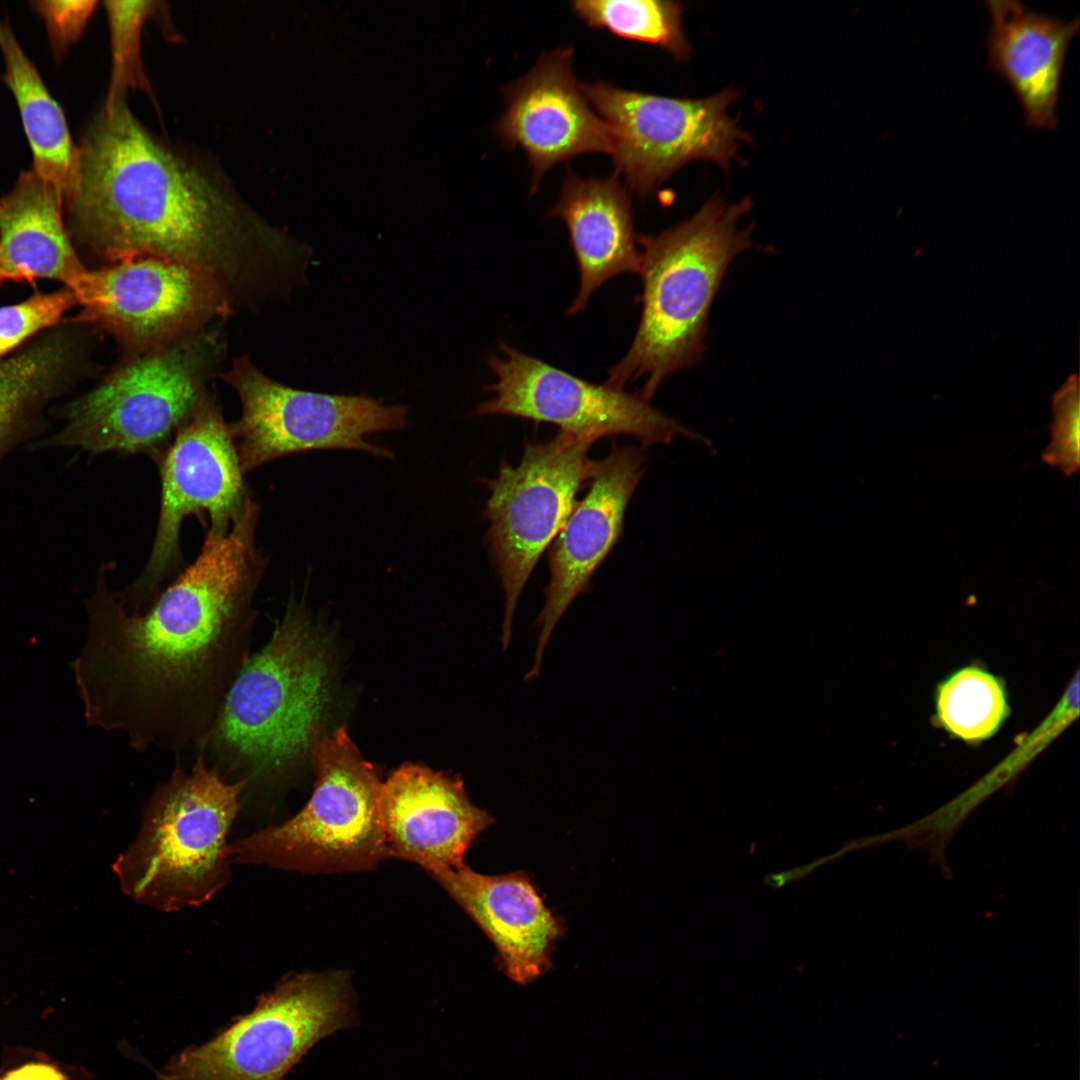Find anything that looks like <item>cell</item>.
<instances>
[{"instance_id": "cell-3", "label": "cell", "mask_w": 1080, "mask_h": 1080, "mask_svg": "<svg viewBox=\"0 0 1080 1080\" xmlns=\"http://www.w3.org/2000/svg\"><path fill=\"white\" fill-rule=\"evenodd\" d=\"M331 677L327 641L291 602L239 671L196 750L228 780L244 783V801L266 795L310 753L330 705Z\"/></svg>"}, {"instance_id": "cell-28", "label": "cell", "mask_w": 1080, "mask_h": 1080, "mask_svg": "<svg viewBox=\"0 0 1080 1080\" xmlns=\"http://www.w3.org/2000/svg\"><path fill=\"white\" fill-rule=\"evenodd\" d=\"M1079 392L1076 376H1072L1055 393L1051 443L1042 454L1050 466H1057L1066 475L1077 472L1080 463Z\"/></svg>"}, {"instance_id": "cell-4", "label": "cell", "mask_w": 1080, "mask_h": 1080, "mask_svg": "<svg viewBox=\"0 0 1080 1080\" xmlns=\"http://www.w3.org/2000/svg\"><path fill=\"white\" fill-rule=\"evenodd\" d=\"M751 208L749 197L727 203L713 196L689 219L637 236L642 313L630 348L609 370L606 384L624 389L644 378L639 392L650 400L665 378L703 359L710 309L727 268L754 247L753 228H738Z\"/></svg>"}, {"instance_id": "cell-12", "label": "cell", "mask_w": 1080, "mask_h": 1080, "mask_svg": "<svg viewBox=\"0 0 1080 1080\" xmlns=\"http://www.w3.org/2000/svg\"><path fill=\"white\" fill-rule=\"evenodd\" d=\"M595 441L559 431L544 443H526L517 466L503 461L487 482V541L504 591L503 650L513 635L516 606L541 554L555 538L588 481Z\"/></svg>"}, {"instance_id": "cell-30", "label": "cell", "mask_w": 1080, "mask_h": 1080, "mask_svg": "<svg viewBox=\"0 0 1080 1080\" xmlns=\"http://www.w3.org/2000/svg\"><path fill=\"white\" fill-rule=\"evenodd\" d=\"M1 1080H65L55 1067L44 1063H30L8 1072Z\"/></svg>"}, {"instance_id": "cell-2", "label": "cell", "mask_w": 1080, "mask_h": 1080, "mask_svg": "<svg viewBox=\"0 0 1080 1080\" xmlns=\"http://www.w3.org/2000/svg\"><path fill=\"white\" fill-rule=\"evenodd\" d=\"M64 207L71 234L107 264L137 256L183 263L234 312H260L302 280L306 248L153 137L125 98L104 105L86 130Z\"/></svg>"}, {"instance_id": "cell-17", "label": "cell", "mask_w": 1080, "mask_h": 1080, "mask_svg": "<svg viewBox=\"0 0 1080 1080\" xmlns=\"http://www.w3.org/2000/svg\"><path fill=\"white\" fill-rule=\"evenodd\" d=\"M379 809L389 855L431 875L465 864L470 845L494 823L459 778L411 763L382 784Z\"/></svg>"}, {"instance_id": "cell-20", "label": "cell", "mask_w": 1080, "mask_h": 1080, "mask_svg": "<svg viewBox=\"0 0 1080 1080\" xmlns=\"http://www.w3.org/2000/svg\"><path fill=\"white\" fill-rule=\"evenodd\" d=\"M549 216L565 223L580 270L568 314L584 311L595 290L612 277L639 272L631 200L618 176L583 178L569 171Z\"/></svg>"}, {"instance_id": "cell-23", "label": "cell", "mask_w": 1080, "mask_h": 1080, "mask_svg": "<svg viewBox=\"0 0 1080 1080\" xmlns=\"http://www.w3.org/2000/svg\"><path fill=\"white\" fill-rule=\"evenodd\" d=\"M67 357L65 344L45 341L0 360V462L42 433L40 411Z\"/></svg>"}, {"instance_id": "cell-14", "label": "cell", "mask_w": 1080, "mask_h": 1080, "mask_svg": "<svg viewBox=\"0 0 1080 1080\" xmlns=\"http://www.w3.org/2000/svg\"><path fill=\"white\" fill-rule=\"evenodd\" d=\"M500 350L501 356L492 355L488 361L496 381L487 387L494 396L480 404L481 415L547 422L594 441L630 435L643 447L667 444L678 435L702 439L654 408L640 392L591 383L507 343H501Z\"/></svg>"}, {"instance_id": "cell-6", "label": "cell", "mask_w": 1080, "mask_h": 1080, "mask_svg": "<svg viewBox=\"0 0 1080 1080\" xmlns=\"http://www.w3.org/2000/svg\"><path fill=\"white\" fill-rule=\"evenodd\" d=\"M215 325L130 357L64 410L63 428L33 448L145 454L157 462L220 372L226 343Z\"/></svg>"}, {"instance_id": "cell-9", "label": "cell", "mask_w": 1080, "mask_h": 1080, "mask_svg": "<svg viewBox=\"0 0 1080 1080\" xmlns=\"http://www.w3.org/2000/svg\"><path fill=\"white\" fill-rule=\"evenodd\" d=\"M156 463L161 499L152 549L136 580L116 591L128 612L147 609L164 581L179 573L180 530L186 517L196 515L204 524L207 515L206 532L222 535L251 499L231 423L213 395L182 424Z\"/></svg>"}, {"instance_id": "cell-16", "label": "cell", "mask_w": 1080, "mask_h": 1080, "mask_svg": "<svg viewBox=\"0 0 1080 1080\" xmlns=\"http://www.w3.org/2000/svg\"><path fill=\"white\" fill-rule=\"evenodd\" d=\"M572 47L543 53L533 68L502 88L505 109L495 125L532 168L531 193L557 163L588 153L611 154L608 129L573 73Z\"/></svg>"}, {"instance_id": "cell-7", "label": "cell", "mask_w": 1080, "mask_h": 1080, "mask_svg": "<svg viewBox=\"0 0 1080 1080\" xmlns=\"http://www.w3.org/2000/svg\"><path fill=\"white\" fill-rule=\"evenodd\" d=\"M310 754L315 785L306 805L279 825L231 844L232 863L298 872L374 868L389 855L380 817L382 782L344 727L319 728Z\"/></svg>"}, {"instance_id": "cell-10", "label": "cell", "mask_w": 1080, "mask_h": 1080, "mask_svg": "<svg viewBox=\"0 0 1080 1080\" xmlns=\"http://www.w3.org/2000/svg\"><path fill=\"white\" fill-rule=\"evenodd\" d=\"M581 88L608 129L617 174L642 197L694 160L728 169L748 138L728 113L738 97L732 88L698 99L653 95L604 81L581 83Z\"/></svg>"}, {"instance_id": "cell-19", "label": "cell", "mask_w": 1080, "mask_h": 1080, "mask_svg": "<svg viewBox=\"0 0 1080 1080\" xmlns=\"http://www.w3.org/2000/svg\"><path fill=\"white\" fill-rule=\"evenodd\" d=\"M992 68L1018 98L1026 124L1054 130L1066 53L1078 34L1079 19L1065 21L1028 9L1018 1L986 2Z\"/></svg>"}, {"instance_id": "cell-22", "label": "cell", "mask_w": 1080, "mask_h": 1080, "mask_svg": "<svg viewBox=\"0 0 1080 1080\" xmlns=\"http://www.w3.org/2000/svg\"><path fill=\"white\" fill-rule=\"evenodd\" d=\"M0 51L5 63L2 80L14 95L33 155V171L51 185L63 206L78 176V146L65 115L46 88L9 23L0 18Z\"/></svg>"}, {"instance_id": "cell-27", "label": "cell", "mask_w": 1080, "mask_h": 1080, "mask_svg": "<svg viewBox=\"0 0 1080 1080\" xmlns=\"http://www.w3.org/2000/svg\"><path fill=\"white\" fill-rule=\"evenodd\" d=\"M75 305L73 292L65 287L0 307V360L37 332L57 324Z\"/></svg>"}, {"instance_id": "cell-5", "label": "cell", "mask_w": 1080, "mask_h": 1080, "mask_svg": "<svg viewBox=\"0 0 1080 1080\" xmlns=\"http://www.w3.org/2000/svg\"><path fill=\"white\" fill-rule=\"evenodd\" d=\"M244 789L210 766L200 749L190 770L177 765L153 791L135 840L112 865L121 890L162 912L212 899L231 880L228 835Z\"/></svg>"}, {"instance_id": "cell-21", "label": "cell", "mask_w": 1080, "mask_h": 1080, "mask_svg": "<svg viewBox=\"0 0 1080 1080\" xmlns=\"http://www.w3.org/2000/svg\"><path fill=\"white\" fill-rule=\"evenodd\" d=\"M56 190L33 170L22 171L0 197V285L52 279L73 290L87 270L72 245Z\"/></svg>"}, {"instance_id": "cell-18", "label": "cell", "mask_w": 1080, "mask_h": 1080, "mask_svg": "<svg viewBox=\"0 0 1080 1080\" xmlns=\"http://www.w3.org/2000/svg\"><path fill=\"white\" fill-rule=\"evenodd\" d=\"M431 876L491 940L507 977L525 985L552 967L564 924L526 872L484 875L463 864Z\"/></svg>"}, {"instance_id": "cell-8", "label": "cell", "mask_w": 1080, "mask_h": 1080, "mask_svg": "<svg viewBox=\"0 0 1080 1080\" xmlns=\"http://www.w3.org/2000/svg\"><path fill=\"white\" fill-rule=\"evenodd\" d=\"M355 1022L348 976L285 977L214 1038L184 1049L159 1080H281L319 1041Z\"/></svg>"}, {"instance_id": "cell-11", "label": "cell", "mask_w": 1080, "mask_h": 1080, "mask_svg": "<svg viewBox=\"0 0 1080 1080\" xmlns=\"http://www.w3.org/2000/svg\"><path fill=\"white\" fill-rule=\"evenodd\" d=\"M221 378L237 393L241 416L231 423L244 474L299 452L348 449L394 458L366 440L402 429L407 408L366 395H333L294 389L264 374L248 355L234 358Z\"/></svg>"}, {"instance_id": "cell-1", "label": "cell", "mask_w": 1080, "mask_h": 1080, "mask_svg": "<svg viewBox=\"0 0 1080 1080\" xmlns=\"http://www.w3.org/2000/svg\"><path fill=\"white\" fill-rule=\"evenodd\" d=\"M252 499L229 531L206 532L192 564L142 612H128L101 567L88 633L70 663L89 727L121 731L137 752L200 746L250 654L254 596L267 560Z\"/></svg>"}, {"instance_id": "cell-15", "label": "cell", "mask_w": 1080, "mask_h": 1080, "mask_svg": "<svg viewBox=\"0 0 1080 1080\" xmlns=\"http://www.w3.org/2000/svg\"><path fill=\"white\" fill-rule=\"evenodd\" d=\"M641 448L613 445L593 461L589 489L577 502L549 553L550 579L536 624L540 628L534 662L525 680L539 677L545 648L574 599L620 539L628 503L644 474Z\"/></svg>"}, {"instance_id": "cell-29", "label": "cell", "mask_w": 1080, "mask_h": 1080, "mask_svg": "<svg viewBox=\"0 0 1080 1080\" xmlns=\"http://www.w3.org/2000/svg\"><path fill=\"white\" fill-rule=\"evenodd\" d=\"M47 28L52 51L61 58L82 35L97 1H33Z\"/></svg>"}, {"instance_id": "cell-26", "label": "cell", "mask_w": 1080, "mask_h": 1080, "mask_svg": "<svg viewBox=\"0 0 1080 1080\" xmlns=\"http://www.w3.org/2000/svg\"><path fill=\"white\" fill-rule=\"evenodd\" d=\"M111 35L112 70L105 104L125 96L130 88H145L140 58L141 31L154 12V1H105Z\"/></svg>"}, {"instance_id": "cell-25", "label": "cell", "mask_w": 1080, "mask_h": 1080, "mask_svg": "<svg viewBox=\"0 0 1080 1080\" xmlns=\"http://www.w3.org/2000/svg\"><path fill=\"white\" fill-rule=\"evenodd\" d=\"M938 716L947 730L968 741L994 734L1007 713L1003 688L991 674L965 668L938 690Z\"/></svg>"}, {"instance_id": "cell-24", "label": "cell", "mask_w": 1080, "mask_h": 1080, "mask_svg": "<svg viewBox=\"0 0 1080 1080\" xmlns=\"http://www.w3.org/2000/svg\"><path fill=\"white\" fill-rule=\"evenodd\" d=\"M574 13L589 27L627 40L656 45L677 60L690 56L682 27V7L662 0H579Z\"/></svg>"}, {"instance_id": "cell-13", "label": "cell", "mask_w": 1080, "mask_h": 1080, "mask_svg": "<svg viewBox=\"0 0 1080 1080\" xmlns=\"http://www.w3.org/2000/svg\"><path fill=\"white\" fill-rule=\"evenodd\" d=\"M72 292L82 307L75 320L112 335L125 358L163 347L234 313L206 276L157 256L87 269Z\"/></svg>"}]
</instances>
